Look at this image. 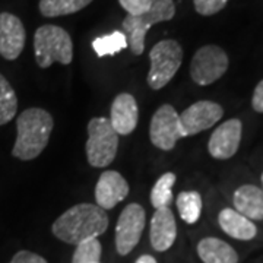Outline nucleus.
<instances>
[{"instance_id": "12", "label": "nucleus", "mask_w": 263, "mask_h": 263, "mask_svg": "<svg viewBox=\"0 0 263 263\" xmlns=\"http://www.w3.org/2000/svg\"><path fill=\"white\" fill-rule=\"evenodd\" d=\"M25 46V28L22 21L8 12L0 13V56L15 60Z\"/></svg>"}, {"instance_id": "25", "label": "nucleus", "mask_w": 263, "mask_h": 263, "mask_svg": "<svg viewBox=\"0 0 263 263\" xmlns=\"http://www.w3.org/2000/svg\"><path fill=\"white\" fill-rule=\"evenodd\" d=\"M195 9L202 16H212L224 9L228 0H193Z\"/></svg>"}, {"instance_id": "21", "label": "nucleus", "mask_w": 263, "mask_h": 263, "mask_svg": "<svg viewBox=\"0 0 263 263\" xmlns=\"http://www.w3.org/2000/svg\"><path fill=\"white\" fill-rule=\"evenodd\" d=\"M176 183L174 173L162 174L151 190V203L155 209L168 208L173 202V186Z\"/></svg>"}, {"instance_id": "6", "label": "nucleus", "mask_w": 263, "mask_h": 263, "mask_svg": "<svg viewBox=\"0 0 263 263\" xmlns=\"http://www.w3.org/2000/svg\"><path fill=\"white\" fill-rule=\"evenodd\" d=\"M151 69L148 85L152 89H161L177 73L183 62V48L176 40H162L149 53Z\"/></svg>"}, {"instance_id": "7", "label": "nucleus", "mask_w": 263, "mask_h": 263, "mask_svg": "<svg viewBox=\"0 0 263 263\" xmlns=\"http://www.w3.org/2000/svg\"><path fill=\"white\" fill-rule=\"evenodd\" d=\"M230 60L219 46H203L197 50L190 63V76L193 82L206 86L226 75Z\"/></svg>"}, {"instance_id": "2", "label": "nucleus", "mask_w": 263, "mask_h": 263, "mask_svg": "<svg viewBox=\"0 0 263 263\" xmlns=\"http://www.w3.org/2000/svg\"><path fill=\"white\" fill-rule=\"evenodd\" d=\"M53 117L43 108H28L16 119V141L12 155L22 161H31L46 149L53 130Z\"/></svg>"}, {"instance_id": "22", "label": "nucleus", "mask_w": 263, "mask_h": 263, "mask_svg": "<svg viewBox=\"0 0 263 263\" xmlns=\"http://www.w3.org/2000/svg\"><path fill=\"white\" fill-rule=\"evenodd\" d=\"M18 110V98L9 81L0 73V126L9 123Z\"/></svg>"}, {"instance_id": "15", "label": "nucleus", "mask_w": 263, "mask_h": 263, "mask_svg": "<svg viewBox=\"0 0 263 263\" xmlns=\"http://www.w3.org/2000/svg\"><path fill=\"white\" fill-rule=\"evenodd\" d=\"M177 237L176 218L170 208L157 209L151 219L149 238L152 247L157 252H165L174 245Z\"/></svg>"}, {"instance_id": "24", "label": "nucleus", "mask_w": 263, "mask_h": 263, "mask_svg": "<svg viewBox=\"0 0 263 263\" xmlns=\"http://www.w3.org/2000/svg\"><path fill=\"white\" fill-rule=\"evenodd\" d=\"M101 243L98 238H91L76 246L72 263H100L101 259Z\"/></svg>"}, {"instance_id": "28", "label": "nucleus", "mask_w": 263, "mask_h": 263, "mask_svg": "<svg viewBox=\"0 0 263 263\" xmlns=\"http://www.w3.org/2000/svg\"><path fill=\"white\" fill-rule=\"evenodd\" d=\"M252 107L256 113L263 114V79L256 85L252 97Z\"/></svg>"}, {"instance_id": "26", "label": "nucleus", "mask_w": 263, "mask_h": 263, "mask_svg": "<svg viewBox=\"0 0 263 263\" xmlns=\"http://www.w3.org/2000/svg\"><path fill=\"white\" fill-rule=\"evenodd\" d=\"M120 6L132 16H138L148 12L152 5V0H119Z\"/></svg>"}, {"instance_id": "4", "label": "nucleus", "mask_w": 263, "mask_h": 263, "mask_svg": "<svg viewBox=\"0 0 263 263\" xmlns=\"http://www.w3.org/2000/svg\"><path fill=\"white\" fill-rule=\"evenodd\" d=\"M176 15V6L173 0H152L148 12L132 16L127 15L123 19V31L127 38V46L135 56H139L145 50V37L148 29L164 21H170Z\"/></svg>"}, {"instance_id": "20", "label": "nucleus", "mask_w": 263, "mask_h": 263, "mask_svg": "<svg viewBox=\"0 0 263 263\" xmlns=\"http://www.w3.org/2000/svg\"><path fill=\"white\" fill-rule=\"evenodd\" d=\"M92 0H40V12L46 18H56L76 13L86 8Z\"/></svg>"}, {"instance_id": "1", "label": "nucleus", "mask_w": 263, "mask_h": 263, "mask_svg": "<svg viewBox=\"0 0 263 263\" xmlns=\"http://www.w3.org/2000/svg\"><path fill=\"white\" fill-rule=\"evenodd\" d=\"M108 216L98 205L79 203L57 218L53 224V234L67 245H81L105 233Z\"/></svg>"}, {"instance_id": "10", "label": "nucleus", "mask_w": 263, "mask_h": 263, "mask_svg": "<svg viewBox=\"0 0 263 263\" xmlns=\"http://www.w3.org/2000/svg\"><path fill=\"white\" fill-rule=\"evenodd\" d=\"M224 116V108L214 101H197L187 107L180 114V126L183 130V136H193L200 132L214 127Z\"/></svg>"}, {"instance_id": "29", "label": "nucleus", "mask_w": 263, "mask_h": 263, "mask_svg": "<svg viewBox=\"0 0 263 263\" xmlns=\"http://www.w3.org/2000/svg\"><path fill=\"white\" fill-rule=\"evenodd\" d=\"M135 263H157V260L152 256H149V254H143Z\"/></svg>"}, {"instance_id": "9", "label": "nucleus", "mask_w": 263, "mask_h": 263, "mask_svg": "<svg viewBox=\"0 0 263 263\" xmlns=\"http://www.w3.org/2000/svg\"><path fill=\"white\" fill-rule=\"evenodd\" d=\"M145 228V209L139 203H130L123 209L116 226L117 253L126 256L136 247Z\"/></svg>"}, {"instance_id": "8", "label": "nucleus", "mask_w": 263, "mask_h": 263, "mask_svg": "<svg viewBox=\"0 0 263 263\" xmlns=\"http://www.w3.org/2000/svg\"><path fill=\"white\" fill-rule=\"evenodd\" d=\"M149 138L152 145L162 151H171L181 138H184L179 114L173 105L164 104L152 116Z\"/></svg>"}, {"instance_id": "14", "label": "nucleus", "mask_w": 263, "mask_h": 263, "mask_svg": "<svg viewBox=\"0 0 263 263\" xmlns=\"http://www.w3.org/2000/svg\"><path fill=\"white\" fill-rule=\"evenodd\" d=\"M110 123L117 135H130L139 120V108L135 97L127 92L119 94L111 104Z\"/></svg>"}, {"instance_id": "11", "label": "nucleus", "mask_w": 263, "mask_h": 263, "mask_svg": "<svg viewBox=\"0 0 263 263\" xmlns=\"http://www.w3.org/2000/svg\"><path fill=\"white\" fill-rule=\"evenodd\" d=\"M241 135H243V123L238 119H230L222 124H219L212 132L208 142V151L211 157L221 161L233 158L240 148Z\"/></svg>"}, {"instance_id": "19", "label": "nucleus", "mask_w": 263, "mask_h": 263, "mask_svg": "<svg viewBox=\"0 0 263 263\" xmlns=\"http://www.w3.org/2000/svg\"><path fill=\"white\" fill-rule=\"evenodd\" d=\"M176 205H177L181 219L186 224H196L202 215L203 202H202L200 193L196 190L181 192L176 199Z\"/></svg>"}, {"instance_id": "18", "label": "nucleus", "mask_w": 263, "mask_h": 263, "mask_svg": "<svg viewBox=\"0 0 263 263\" xmlns=\"http://www.w3.org/2000/svg\"><path fill=\"white\" fill-rule=\"evenodd\" d=\"M197 254L203 263H238V254L221 238L206 237L197 245Z\"/></svg>"}, {"instance_id": "17", "label": "nucleus", "mask_w": 263, "mask_h": 263, "mask_svg": "<svg viewBox=\"0 0 263 263\" xmlns=\"http://www.w3.org/2000/svg\"><path fill=\"white\" fill-rule=\"evenodd\" d=\"M218 224L227 235L235 240L249 241L257 234V228L249 218L241 215L233 208H224L218 215Z\"/></svg>"}, {"instance_id": "27", "label": "nucleus", "mask_w": 263, "mask_h": 263, "mask_svg": "<svg viewBox=\"0 0 263 263\" xmlns=\"http://www.w3.org/2000/svg\"><path fill=\"white\" fill-rule=\"evenodd\" d=\"M10 263H47V260L40 254L32 253L28 250H21L12 257Z\"/></svg>"}, {"instance_id": "13", "label": "nucleus", "mask_w": 263, "mask_h": 263, "mask_svg": "<svg viewBox=\"0 0 263 263\" xmlns=\"http://www.w3.org/2000/svg\"><path fill=\"white\" fill-rule=\"evenodd\" d=\"M129 195V184L120 173L105 171L100 176V180L95 186V199L97 205L104 209H113L117 203L126 199Z\"/></svg>"}, {"instance_id": "23", "label": "nucleus", "mask_w": 263, "mask_h": 263, "mask_svg": "<svg viewBox=\"0 0 263 263\" xmlns=\"http://www.w3.org/2000/svg\"><path fill=\"white\" fill-rule=\"evenodd\" d=\"M126 47H129L127 38L124 35V32H120V31H114L110 35H104L92 41V48L100 57L114 56L116 53L122 51Z\"/></svg>"}, {"instance_id": "3", "label": "nucleus", "mask_w": 263, "mask_h": 263, "mask_svg": "<svg viewBox=\"0 0 263 263\" xmlns=\"http://www.w3.org/2000/svg\"><path fill=\"white\" fill-rule=\"evenodd\" d=\"M34 53L37 65L47 69L54 62L69 65L73 59V44L70 35L57 25H43L34 35Z\"/></svg>"}, {"instance_id": "16", "label": "nucleus", "mask_w": 263, "mask_h": 263, "mask_svg": "<svg viewBox=\"0 0 263 263\" xmlns=\"http://www.w3.org/2000/svg\"><path fill=\"white\" fill-rule=\"evenodd\" d=\"M234 209L250 221H263V189L254 184H243L233 196Z\"/></svg>"}, {"instance_id": "5", "label": "nucleus", "mask_w": 263, "mask_h": 263, "mask_svg": "<svg viewBox=\"0 0 263 263\" xmlns=\"http://www.w3.org/2000/svg\"><path fill=\"white\" fill-rule=\"evenodd\" d=\"M119 148V135L111 123L105 117H94L88 123V141H86V158L88 162L103 168L110 165L116 158Z\"/></svg>"}, {"instance_id": "30", "label": "nucleus", "mask_w": 263, "mask_h": 263, "mask_svg": "<svg viewBox=\"0 0 263 263\" xmlns=\"http://www.w3.org/2000/svg\"><path fill=\"white\" fill-rule=\"evenodd\" d=\"M262 184H263V174H262Z\"/></svg>"}]
</instances>
